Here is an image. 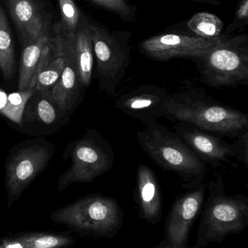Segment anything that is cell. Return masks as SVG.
<instances>
[{
  "mask_svg": "<svg viewBox=\"0 0 248 248\" xmlns=\"http://www.w3.org/2000/svg\"><path fill=\"white\" fill-rule=\"evenodd\" d=\"M166 119L186 122L217 136L237 138L248 128V115L215 100L202 89L170 94Z\"/></svg>",
  "mask_w": 248,
  "mask_h": 248,
  "instance_id": "1",
  "label": "cell"
},
{
  "mask_svg": "<svg viewBox=\"0 0 248 248\" xmlns=\"http://www.w3.org/2000/svg\"><path fill=\"white\" fill-rule=\"evenodd\" d=\"M208 196L204 202L198 239L194 248L221 244L230 234H241L248 225V198L242 194L227 195L222 176L206 185Z\"/></svg>",
  "mask_w": 248,
  "mask_h": 248,
  "instance_id": "2",
  "label": "cell"
},
{
  "mask_svg": "<svg viewBox=\"0 0 248 248\" xmlns=\"http://www.w3.org/2000/svg\"><path fill=\"white\" fill-rule=\"evenodd\" d=\"M136 134L143 151L161 169L177 173L183 183L205 179L206 165L182 141L176 132L151 119Z\"/></svg>",
  "mask_w": 248,
  "mask_h": 248,
  "instance_id": "3",
  "label": "cell"
},
{
  "mask_svg": "<svg viewBox=\"0 0 248 248\" xmlns=\"http://www.w3.org/2000/svg\"><path fill=\"white\" fill-rule=\"evenodd\" d=\"M190 60L196 65L200 81L205 85L219 90L248 84L247 33L223 35L216 46Z\"/></svg>",
  "mask_w": 248,
  "mask_h": 248,
  "instance_id": "4",
  "label": "cell"
},
{
  "mask_svg": "<svg viewBox=\"0 0 248 248\" xmlns=\"http://www.w3.org/2000/svg\"><path fill=\"white\" fill-rule=\"evenodd\" d=\"M50 220L79 234L111 238L123 224V212L116 200L96 193L58 208Z\"/></svg>",
  "mask_w": 248,
  "mask_h": 248,
  "instance_id": "5",
  "label": "cell"
},
{
  "mask_svg": "<svg viewBox=\"0 0 248 248\" xmlns=\"http://www.w3.org/2000/svg\"><path fill=\"white\" fill-rule=\"evenodd\" d=\"M71 166L60 176L58 192L74 183H90L113 168L115 153L109 141L95 128H87L83 137L68 143L62 156Z\"/></svg>",
  "mask_w": 248,
  "mask_h": 248,
  "instance_id": "6",
  "label": "cell"
},
{
  "mask_svg": "<svg viewBox=\"0 0 248 248\" xmlns=\"http://www.w3.org/2000/svg\"><path fill=\"white\" fill-rule=\"evenodd\" d=\"M88 26L99 89L109 96L115 95L131 62L132 33L111 31L96 21H88Z\"/></svg>",
  "mask_w": 248,
  "mask_h": 248,
  "instance_id": "7",
  "label": "cell"
},
{
  "mask_svg": "<svg viewBox=\"0 0 248 248\" xmlns=\"http://www.w3.org/2000/svg\"><path fill=\"white\" fill-rule=\"evenodd\" d=\"M55 150V144L42 137L19 143L10 150L4 165L7 208L13 206L45 170Z\"/></svg>",
  "mask_w": 248,
  "mask_h": 248,
  "instance_id": "8",
  "label": "cell"
},
{
  "mask_svg": "<svg viewBox=\"0 0 248 248\" xmlns=\"http://www.w3.org/2000/svg\"><path fill=\"white\" fill-rule=\"evenodd\" d=\"M168 29L143 39L139 45L140 53L156 61H169L176 58H192L216 46L223 35L215 38L199 37L189 29Z\"/></svg>",
  "mask_w": 248,
  "mask_h": 248,
  "instance_id": "9",
  "label": "cell"
},
{
  "mask_svg": "<svg viewBox=\"0 0 248 248\" xmlns=\"http://www.w3.org/2000/svg\"><path fill=\"white\" fill-rule=\"evenodd\" d=\"M185 192L175 200L165 225V241L172 247L187 248L192 225L202 211L206 185L203 179L182 184Z\"/></svg>",
  "mask_w": 248,
  "mask_h": 248,
  "instance_id": "10",
  "label": "cell"
},
{
  "mask_svg": "<svg viewBox=\"0 0 248 248\" xmlns=\"http://www.w3.org/2000/svg\"><path fill=\"white\" fill-rule=\"evenodd\" d=\"M70 119L55 104L49 90H36L26 103L21 124L16 129L32 137L49 136L66 125Z\"/></svg>",
  "mask_w": 248,
  "mask_h": 248,
  "instance_id": "11",
  "label": "cell"
},
{
  "mask_svg": "<svg viewBox=\"0 0 248 248\" xmlns=\"http://www.w3.org/2000/svg\"><path fill=\"white\" fill-rule=\"evenodd\" d=\"M174 128L176 134L197 157L213 169L230 163L231 157L237 159L234 144L227 142L221 137L186 122H177Z\"/></svg>",
  "mask_w": 248,
  "mask_h": 248,
  "instance_id": "12",
  "label": "cell"
},
{
  "mask_svg": "<svg viewBox=\"0 0 248 248\" xmlns=\"http://www.w3.org/2000/svg\"><path fill=\"white\" fill-rule=\"evenodd\" d=\"M169 95L165 89L158 86L141 85L121 96L115 108L144 124L151 119L165 117Z\"/></svg>",
  "mask_w": 248,
  "mask_h": 248,
  "instance_id": "13",
  "label": "cell"
},
{
  "mask_svg": "<svg viewBox=\"0 0 248 248\" xmlns=\"http://www.w3.org/2000/svg\"><path fill=\"white\" fill-rule=\"evenodd\" d=\"M63 30V29H62ZM66 65L58 81L49 89L50 94L60 110L71 117L84 100L86 89L80 81L73 51V36L64 30Z\"/></svg>",
  "mask_w": 248,
  "mask_h": 248,
  "instance_id": "14",
  "label": "cell"
},
{
  "mask_svg": "<svg viewBox=\"0 0 248 248\" xmlns=\"http://www.w3.org/2000/svg\"><path fill=\"white\" fill-rule=\"evenodd\" d=\"M135 195L140 217L149 224H157L163 214V195L157 176L147 165L137 169Z\"/></svg>",
  "mask_w": 248,
  "mask_h": 248,
  "instance_id": "15",
  "label": "cell"
},
{
  "mask_svg": "<svg viewBox=\"0 0 248 248\" xmlns=\"http://www.w3.org/2000/svg\"><path fill=\"white\" fill-rule=\"evenodd\" d=\"M7 5L24 46L48 31V26L33 0H7Z\"/></svg>",
  "mask_w": 248,
  "mask_h": 248,
  "instance_id": "16",
  "label": "cell"
},
{
  "mask_svg": "<svg viewBox=\"0 0 248 248\" xmlns=\"http://www.w3.org/2000/svg\"><path fill=\"white\" fill-rule=\"evenodd\" d=\"M73 51L79 77L84 88L87 89L93 79L94 63L93 45L87 20L73 36Z\"/></svg>",
  "mask_w": 248,
  "mask_h": 248,
  "instance_id": "17",
  "label": "cell"
},
{
  "mask_svg": "<svg viewBox=\"0 0 248 248\" xmlns=\"http://www.w3.org/2000/svg\"><path fill=\"white\" fill-rule=\"evenodd\" d=\"M50 37V33L47 31L34 42L25 45L20 57L17 91H25L29 88Z\"/></svg>",
  "mask_w": 248,
  "mask_h": 248,
  "instance_id": "18",
  "label": "cell"
},
{
  "mask_svg": "<svg viewBox=\"0 0 248 248\" xmlns=\"http://www.w3.org/2000/svg\"><path fill=\"white\" fill-rule=\"evenodd\" d=\"M39 70V64L30 86L25 91L9 93L0 88V115L8 119L17 127L21 124L22 116L26 103L36 91Z\"/></svg>",
  "mask_w": 248,
  "mask_h": 248,
  "instance_id": "19",
  "label": "cell"
},
{
  "mask_svg": "<svg viewBox=\"0 0 248 248\" xmlns=\"http://www.w3.org/2000/svg\"><path fill=\"white\" fill-rule=\"evenodd\" d=\"M0 73L6 82L13 79L16 73L13 38L8 20L1 6H0Z\"/></svg>",
  "mask_w": 248,
  "mask_h": 248,
  "instance_id": "20",
  "label": "cell"
},
{
  "mask_svg": "<svg viewBox=\"0 0 248 248\" xmlns=\"http://www.w3.org/2000/svg\"><path fill=\"white\" fill-rule=\"evenodd\" d=\"M186 28L196 36L215 38L222 34L224 23L221 17L208 12L195 13L185 21Z\"/></svg>",
  "mask_w": 248,
  "mask_h": 248,
  "instance_id": "21",
  "label": "cell"
},
{
  "mask_svg": "<svg viewBox=\"0 0 248 248\" xmlns=\"http://www.w3.org/2000/svg\"><path fill=\"white\" fill-rule=\"evenodd\" d=\"M20 235L29 248H63L70 247L75 243L69 232H22Z\"/></svg>",
  "mask_w": 248,
  "mask_h": 248,
  "instance_id": "22",
  "label": "cell"
},
{
  "mask_svg": "<svg viewBox=\"0 0 248 248\" xmlns=\"http://www.w3.org/2000/svg\"><path fill=\"white\" fill-rule=\"evenodd\" d=\"M102 10L117 16L124 23H133L136 20L138 7L133 0H88Z\"/></svg>",
  "mask_w": 248,
  "mask_h": 248,
  "instance_id": "23",
  "label": "cell"
},
{
  "mask_svg": "<svg viewBox=\"0 0 248 248\" xmlns=\"http://www.w3.org/2000/svg\"><path fill=\"white\" fill-rule=\"evenodd\" d=\"M58 3L62 17L61 29L68 34L75 35L87 20L84 17L82 19L80 10L73 0H58Z\"/></svg>",
  "mask_w": 248,
  "mask_h": 248,
  "instance_id": "24",
  "label": "cell"
},
{
  "mask_svg": "<svg viewBox=\"0 0 248 248\" xmlns=\"http://www.w3.org/2000/svg\"><path fill=\"white\" fill-rule=\"evenodd\" d=\"M248 24V0H239L234 15V19L226 30L223 32L224 36H230L236 31L244 30Z\"/></svg>",
  "mask_w": 248,
  "mask_h": 248,
  "instance_id": "25",
  "label": "cell"
},
{
  "mask_svg": "<svg viewBox=\"0 0 248 248\" xmlns=\"http://www.w3.org/2000/svg\"><path fill=\"white\" fill-rule=\"evenodd\" d=\"M237 154V160L244 163L248 168V128L243 130L238 137L237 141L233 143Z\"/></svg>",
  "mask_w": 248,
  "mask_h": 248,
  "instance_id": "26",
  "label": "cell"
},
{
  "mask_svg": "<svg viewBox=\"0 0 248 248\" xmlns=\"http://www.w3.org/2000/svg\"><path fill=\"white\" fill-rule=\"evenodd\" d=\"M0 248H29L19 234L0 238Z\"/></svg>",
  "mask_w": 248,
  "mask_h": 248,
  "instance_id": "27",
  "label": "cell"
},
{
  "mask_svg": "<svg viewBox=\"0 0 248 248\" xmlns=\"http://www.w3.org/2000/svg\"><path fill=\"white\" fill-rule=\"evenodd\" d=\"M188 1H194V2L202 3V4H208L214 6L221 5V2L220 0H188Z\"/></svg>",
  "mask_w": 248,
  "mask_h": 248,
  "instance_id": "28",
  "label": "cell"
},
{
  "mask_svg": "<svg viewBox=\"0 0 248 248\" xmlns=\"http://www.w3.org/2000/svg\"><path fill=\"white\" fill-rule=\"evenodd\" d=\"M176 248L172 247V246H170V245L167 244V243H166L165 240H163V242H162L161 243H160V245H158V246H156L155 248Z\"/></svg>",
  "mask_w": 248,
  "mask_h": 248,
  "instance_id": "29",
  "label": "cell"
}]
</instances>
